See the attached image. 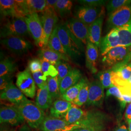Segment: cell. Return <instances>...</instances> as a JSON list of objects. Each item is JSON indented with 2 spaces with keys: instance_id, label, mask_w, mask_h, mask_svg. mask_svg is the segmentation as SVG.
Listing matches in <instances>:
<instances>
[{
  "instance_id": "2",
  "label": "cell",
  "mask_w": 131,
  "mask_h": 131,
  "mask_svg": "<svg viewBox=\"0 0 131 131\" xmlns=\"http://www.w3.org/2000/svg\"><path fill=\"white\" fill-rule=\"evenodd\" d=\"M15 106L18 108L25 121L32 129L40 128L45 118V113L35 103L28 100Z\"/></svg>"
},
{
  "instance_id": "40",
  "label": "cell",
  "mask_w": 131,
  "mask_h": 131,
  "mask_svg": "<svg viewBox=\"0 0 131 131\" xmlns=\"http://www.w3.org/2000/svg\"><path fill=\"white\" fill-rule=\"evenodd\" d=\"M11 75H5L0 77V89L1 91L5 89L11 83Z\"/></svg>"
},
{
  "instance_id": "16",
  "label": "cell",
  "mask_w": 131,
  "mask_h": 131,
  "mask_svg": "<svg viewBox=\"0 0 131 131\" xmlns=\"http://www.w3.org/2000/svg\"><path fill=\"white\" fill-rule=\"evenodd\" d=\"M118 46H121L119 37L116 29L114 28L105 37L102 38L99 48L101 55L103 56L110 50Z\"/></svg>"
},
{
  "instance_id": "20",
  "label": "cell",
  "mask_w": 131,
  "mask_h": 131,
  "mask_svg": "<svg viewBox=\"0 0 131 131\" xmlns=\"http://www.w3.org/2000/svg\"><path fill=\"white\" fill-rule=\"evenodd\" d=\"M72 103L68 102L63 99L56 100L50 108V114L52 117L63 119L69 110Z\"/></svg>"
},
{
  "instance_id": "24",
  "label": "cell",
  "mask_w": 131,
  "mask_h": 131,
  "mask_svg": "<svg viewBox=\"0 0 131 131\" xmlns=\"http://www.w3.org/2000/svg\"><path fill=\"white\" fill-rule=\"evenodd\" d=\"M0 11L1 15L5 17H19L14 0H1Z\"/></svg>"
},
{
  "instance_id": "31",
  "label": "cell",
  "mask_w": 131,
  "mask_h": 131,
  "mask_svg": "<svg viewBox=\"0 0 131 131\" xmlns=\"http://www.w3.org/2000/svg\"><path fill=\"white\" fill-rule=\"evenodd\" d=\"M72 7V2L70 0H57L56 11L61 17L70 14Z\"/></svg>"
},
{
  "instance_id": "42",
  "label": "cell",
  "mask_w": 131,
  "mask_h": 131,
  "mask_svg": "<svg viewBox=\"0 0 131 131\" xmlns=\"http://www.w3.org/2000/svg\"><path fill=\"white\" fill-rule=\"evenodd\" d=\"M57 0H47L46 1V10L56 11V6Z\"/></svg>"
},
{
  "instance_id": "41",
  "label": "cell",
  "mask_w": 131,
  "mask_h": 131,
  "mask_svg": "<svg viewBox=\"0 0 131 131\" xmlns=\"http://www.w3.org/2000/svg\"><path fill=\"white\" fill-rule=\"evenodd\" d=\"M40 60H41V64H42V70L41 71L43 73L44 76L48 78V72H49V71L51 66L52 64L48 61H45V60H44L42 59H40Z\"/></svg>"
},
{
  "instance_id": "12",
  "label": "cell",
  "mask_w": 131,
  "mask_h": 131,
  "mask_svg": "<svg viewBox=\"0 0 131 131\" xmlns=\"http://www.w3.org/2000/svg\"><path fill=\"white\" fill-rule=\"evenodd\" d=\"M25 121L18 108L14 106H2L0 109V122L19 126Z\"/></svg>"
},
{
  "instance_id": "49",
  "label": "cell",
  "mask_w": 131,
  "mask_h": 131,
  "mask_svg": "<svg viewBox=\"0 0 131 131\" xmlns=\"http://www.w3.org/2000/svg\"><path fill=\"white\" fill-rule=\"evenodd\" d=\"M1 131H10L9 130H8L7 129H1Z\"/></svg>"
},
{
  "instance_id": "34",
  "label": "cell",
  "mask_w": 131,
  "mask_h": 131,
  "mask_svg": "<svg viewBox=\"0 0 131 131\" xmlns=\"http://www.w3.org/2000/svg\"><path fill=\"white\" fill-rule=\"evenodd\" d=\"M89 84L90 83L88 81L82 89H81L77 98L72 103L79 107L82 106L83 105L86 103L89 97Z\"/></svg>"
},
{
  "instance_id": "47",
  "label": "cell",
  "mask_w": 131,
  "mask_h": 131,
  "mask_svg": "<svg viewBox=\"0 0 131 131\" xmlns=\"http://www.w3.org/2000/svg\"><path fill=\"white\" fill-rule=\"evenodd\" d=\"M73 131H100L92 129H89V128H80L77 130H75Z\"/></svg>"
},
{
  "instance_id": "45",
  "label": "cell",
  "mask_w": 131,
  "mask_h": 131,
  "mask_svg": "<svg viewBox=\"0 0 131 131\" xmlns=\"http://www.w3.org/2000/svg\"><path fill=\"white\" fill-rule=\"evenodd\" d=\"M32 128L26 124H24L20 128L18 131H33L31 129Z\"/></svg>"
},
{
  "instance_id": "14",
  "label": "cell",
  "mask_w": 131,
  "mask_h": 131,
  "mask_svg": "<svg viewBox=\"0 0 131 131\" xmlns=\"http://www.w3.org/2000/svg\"><path fill=\"white\" fill-rule=\"evenodd\" d=\"M104 88L100 81L92 82L89 84V93L86 104L88 106H101L104 98Z\"/></svg>"
},
{
  "instance_id": "4",
  "label": "cell",
  "mask_w": 131,
  "mask_h": 131,
  "mask_svg": "<svg viewBox=\"0 0 131 131\" xmlns=\"http://www.w3.org/2000/svg\"><path fill=\"white\" fill-rule=\"evenodd\" d=\"M24 18L30 36L34 39L36 45L39 47H45L44 32L39 15L33 13L26 16Z\"/></svg>"
},
{
  "instance_id": "18",
  "label": "cell",
  "mask_w": 131,
  "mask_h": 131,
  "mask_svg": "<svg viewBox=\"0 0 131 131\" xmlns=\"http://www.w3.org/2000/svg\"><path fill=\"white\" fill-rule=\"evenodd\" d=\"M104 14L99 18L89 28V41L99 48L102 39L101 35L103 24Z\"/></svg>"
},
{
  "instance_id": "32",
  "label": "cell",
  "mask_w": 131,
  "mask_h": 131,
  "mask_svg": "<svg viewBox=\"0 0 131 131\" xmlns=\"http://www.w3.org/2000/svg\"><path fill=\"white\" fill-rule=\"evenodd\" d=\"M98 76L104 89H109L114 86L113 84L112 70L111 69L100 72Z\"/></svg>"
},
{
  "instance_id": "13",
  "label": "cell",
  "mask_w": 131,
  "mask_h": 131,
  "mask_svg": "<svg viewBox=\"0 0 131 131\" xmlns=\"http://www.w3.org/2000/svg\"><path fill=\"white\" fill-rule=\"evenodd\" d=\"M39 17L44 32L46 47L54 29L57 25L56 24L58 22V18L56 11L51 10H46L41 13Z\"/></svg>"
},
{
  "instance_id": "7",
  "label": "cell",
  "mask_w": 131,
  "mask_h": 131,
  "mask_svg": "<svg viewBox=\"0 0 131 131\" xmlns=\"http://www.w3.org/2000/svg\"><path fill=\"white\" fill-rule=\"evenodd\" d=\"M82 128L76 124H70L61 118L45 117L40 129L42 131H73Z\"/></svg>"
},
{
  "instance_id": "22",
  "label": "cell",
  "mask_w": 131,
  "mask_h": 131,
  "mask_svg": "<svg viewBox=\"0 0 131 131\" xmlns=\"http://www.w3.org/2000/svg\"><path fill=\"white\" fill-rule=\"evenodd\" d=\"M39 56L40 59L49 62L52 65L55 66L58 61H69L70 58L64 56L52 49L43 48L39 51Z\"/></svg>"
},
{
  "instance_id": "26",
  "label": "cell",
  "mask_w": 131,
  "mask_h": 131,
  "mask_svg": "<svg viewBox=\"0 0 131 131\" xmlns=\"http://www.w3.org/2000/svg\"><path fill=\"white\" fill-rule=\"evenodd\" d=\"M47 46L52 50L57 52L61 54L69 57L65 49L63 47L61 41L57 34V25L54 29L52 35L49 38ZM70 58V57H69Z\"/></svg>"
},
{
  "instance_id": "50",
  "label": "cell",
  "mask_w": 131,
  "mask_h": 131,
  "mask_svg": "<svg viewBox=\"0 0 131 131\" xmlns=\"http://www.w3.org/2000/svg\"><path fill=\"white\" fill-rule=\"evenodd\" d=\"M128 81H129V82L130 84H131V76L130 77V79H129Z\"/></svg>"
},
{
  "instance_id": "8",
  "label": "cell",
  "mask_w": 131,
  "mask_h": 131,
  "mask_svg": "<svg viewBox=\"0 0 131 131\" xmlns=\"http://www.w3.org/2000/svg\"><path fill=\"white\" fill-rule=\"evenodd\" d=\"M131 22V5L124 6L110 14L107 20L109 27L112 29Z\"/></svg>"
},
{
  "instance_id": "46",
  "label": "cell",
  "mask_w": 131,
  "mask_h": 131,
  "mask_svg": "<svg viewBox=\"0 0 131 131\" xmlns=\"http://www.w3.org/2000/svg\"><path fill=\"white\" fill-rule=\"evenodd\" d=\"M115 131H128V129L125 125L123 124L121 126L118 127Z\"/></svg>"
},
{
  "instance_id": "1",
  "label": "cell",
  "mask_w": 131,
  "mask_h": 131,
  "mask_svg": "<svg viewBox=\"0 0 131 131\" xmlns=\"http://www.w3.org/2000/svg\"><path fill=\"white\" fill-rule=\"evenodd\" d=\"M57 34L69 57L79 58L84 51V44L75 38L65 24L57 25Z\"/></svg>"
},
{
  "instance_id": "10",
  "label": "cell",
  "mask_w": 131,
  "mask_h": 131,
  "mask_svg": "<svg viewBox=\"0 0 131 131\" xmlns=\"http://www.w3.org/2000/svg\"><path fill=\"white\" fill-rule=\"evenodd\" d=\"M104 14L103 7H92L82 6L75 10V18L89 26L102 15Z\"/></svg>"
},
{
  "instance_id": "36",
  "label": "cell",
  "mask_w": 131,
  "mask_h": 131,
  "mask_svg": "<svg viewBox=\"0 0 131 131\" xmlns=\"http://www.w3.org/2000/svg\"><path fill=\"white\" fill-rule=\"evenodd\" d=\"M33 79L38 89H41L47 84V77L44 76L42 71L32 73Z\"/></svg>"
},
{
  "instance_id": "29",
  "label": "cell",
  "mask_w": 131,
  "mask_h": 131,
  "mask_svg": "<svg viewBox=\"0 0 131 131\" xmlns=\"http://www.w3.org/2000/svg\"><path fill=\"white\" fill-rule=\"evenodd\" d=\"M28 9L30 13H43L46 10V0H26Z\"/></svg>"
},
{
  "instance_id": "48",
  "label": "cell",
  "mask_w": 131,
  "mask_h": 131,
  "mask_svg": "<svg viewBox=\"0 0 131 131\" xmlns=\"http://www.w3.org/2000/svg\"><path fill=\"white\" fill-rule=\"evenodd\" d=\"M128 131H131V122L129 124V128H128Z\"/></svg>"
},
{
  "instance_id": "39",
  "label": "cell",
  "mask_w": 131,
  "mask_h": 131,
  "mask_svg": "<svg viewBox=\"0 0 131 131\" xmlns=\"http://www.w3.org/2000/svg\"><path fill=\"white\" fill-rule=\"evenodd\" d=\"M106 97L112 96L117 98L119 101L122 99V94L119 89L117 86H114L108 89L106 92Z\"/></svg>"
},
{
  "instance_id": "19",
  "label": "cell",
  "mask_w": 131,
  "mask_h": 131,
  "mask_svg": "<svg viewBox=\"0 0 131 131\" xmlns=\"http://www.w3.org/2000/svg\"><path fill=\"white\" fill-rule=\"evenodd\" d=\"M82 79V73L77 69H72L68 75L62 80L59 84L61 95L72 86L77 84Z\"/></svg>"
},
{
  "instance_id": "5",
  "label": "cell",
  "mask_w": 131,
  "mask_h": 131,
  "mask_svg": "<svg viewBox=\"0 0 131 131\" xmlns=\"http://www.w3.org/2000/svg\"><path fill=\"white\" fill-rule=\"evenodd\" d=\"M16 85L24 95L30 98L35 97L36 84L29 69L20 71L17 75Z\"/></svg>"
},
{
  "instance_id": "17",
  "label": "cell",
  "mask_w": 131,
  "mask_h": 131,
  "mask_svg": "<svg viewBox=\"0 0 131 131\" xmlns=\"http://www.w3.org/2000/svg\"><path fill=\"white\" fill-rule=\"evenodd\" d=\"M86 66L92 73H96L97 70V62L98 59V47L89 41L86 46Z\"/></svg>"
},
{
  "instance_id": "25",
  "label": "cell",
  "mask_w": 131,
  "mask_h": 131,
  "mask_svg": "<svg viewBox=\"0 0 131 131\" xmlns=\"http://www.w3.org/2000/svg\"><path fill=\"white\" fill-rule=\"evenodd\" d=\"M88 81L85 78H82L77 84L68 89L64 93L61 95L62 99L70 103H73L77 98L81 89Z\"/></svg>"
},
{
  "instance_id": "38",
  "label": "cell",
  "mask_w": 131,
  "mask_h": 131,
  "mask_svg": "<svg viewBox=\"0 0 131 131\" xmlns=\"http://www.w3.org/2000/svg\"><path fill=\"white\" fill-rule=\"evenodd\" d=\"M28 69L32 73L42 70V64L40 59H33L29 62Z\"/></svg>"
},
{
  "instance_id": "37",
  "label": "cell",
  "mask_w": 131,
  "mask_h": 131,
  "mask_svg": "<svg viewBox=\"0 0 131 131\" xmlns=\"http://www.w3.org/2000/svg\"><path fill=\"white\" fill-rule=\"evenodd\" d=\"M82 6L92 7H103L105 5L106 1L103 0H80L78 1Z\"/></svg>"
},
{
  "instance_id": "6",
  "label": "cell",
  "mask_w": 131,
  "mask_h": 131,
  "mask_svg": "<svg viewBox=\"0 0 131 131\" xmlns=\"http://www.w3.org/2000/svg\"><path fill=\"white\" fill-rule=\"evenodd\" d=\"M129 58H131V46H118L113 48L104 55L102 62L107 67H113Z\"/></svg>"
},
{
  "instance_id": "35",
  "label": "cell",
  "mask_w": 131,
  "mask_h": 131,
  "mask_svg": "<svg viewBox=\"0 0 131 131\" xmlns=\"http://www.w3.org/2000/svg\"><path fill=\"white\" fill-rule=\"evenodd\" d=\"M129 5H131V0H111L108 2L106 9L110 15L122 7Z\"/></svg>"
},
{
  "instance_id": "9",
  "label": "cell",
  "mask_w": 131,
  "mask_h": 131,
  "mask_svg": "<svg viewBox=\"0 0 131 131\" xmlns=\"http://www.w3.org/2000/svg\"><path fill=\"white\" fill-rule=\"evenodd\" d=\"M1 43L14 53L21 55L26 53L33 48L32 44L24 38L11 37L3 38Z\"/></svg>"
},
{
  "instance_id": "43",
  "label": "cell",
  "mask_w": 131,
  "mask_h": 131,
  "mask_svg": "<svg viewBox=\"0 0 131 131\" xmlns=\"http://www.w3.org/2000/svg\"><path fill=\"white\" fill-rule=\"evenodd\" d=\"M122 107L124 108L127 103H131V96L122 95L121 100L119 101Z\"/></svg>"
},
{
  "instance_id": "3",
  "label": "cell",
  "mask_w": 131,
  "mask_h": 131,
  "mask_svg": "<svg viewBox=\"0 0 131 131\" xmlns=\"http://www.w3.org/2000/svg\"><path fill=\"white\" fill-rule=\"evenodd\" d=\"M1 37L3 38L30 36L28 26L24 17H10L1 29Z\"/></svg>"
},
{
  "instance_id": "15",
  "label": "cell",
  "mask_w": 131,
  "mask_h": 131,
  "mask_svg": "<svg viewBox=\"0 0 131 131\" xmlns=\"http://www.w3.org/2000/svg\"><path fill=\"white\" fill-rule=\"evenodd\" d=\"M1 99L8 101L15 105H19L28 99L18 87L12 83L3 91H1Z\"/></svg>"
},
{
  "instance_id": "21",
  "label": "cell",
  "mask_w": 131,
  "mask_h": 131,
  "mask_svg": "<svg viewBox=\"0 0 131 131\" xmlns=\"http://www.w3.org/2000/svg\"><path fill=\"white\" fill-rule=\"evenodd\" d=\"M52 101L47 84L41 89H38L35 103L40 109L44 110L51 108L53 103Z\"/></svg>"
},
{
  "instance_id": "28",
  "label": "cell",
  "mask_w": 131,
  "mask_h": 131,
  "mask_svg": "<svg viewBox=\"0 0 131 131\" xmlns=\"http://www.w3.org/2000/svg\"><path fill=\"white\" fill-rule=\"evenodd\" d=\"M16 64L10 58H5L0 62V77L12 75L16 70Z\"/></svg>"
},
{
  "instance_id": "27",
  "label": "cell",
  "mask_w": 131,
  "mask_h": 131,
  "mask_svg": "<svg viewBox=\"0 0 131 131\" xmlns=\"http://www.w3.org/2000/svg\"><path fill=\"white\" fill-rule=\"evenodd\" d=\"M117 31L121 46H131V22L120 27L116 28Z\"/></svg>"
},
{
  "instance_id": "44",
  "label": "cell",
  "mask_w": 131,
  "mask_h": 131,
  "mask_svg": "<svg viewBox=\"0 0 131 131\" xmlns=\"http://www.w3.org/2000/svg\"><path fill=\"white\" fill-rule=\"evenodd\" d=\"M125 117L128 124L131 122V103L129 104L127 108L125 113Z\"/></svg>"
},
{
  "instance_id": "11",
  "label": "cell",
  "mask_w": 131,
  "mask_h": 131,
  "mask_svg": "<svg viewBox=\"0 0 131 131\" xmlns=\"http://www.w3.org/2000/svg\"><path fill=\"white\" fill-rule=\"evenodd\" d=\"M65 24L75 38L86 46L89 42V26L76 18L70 19Z\"/></svg>"
},
{
  "instance_id": "33",
  "label": "cell",
  "mask_w": 131,
  "mask_h": 131,
  "mask_svg": "<svg viewBox=\"0 0 131 131\" xmlns=\"http://www.w3.org/2000/svg\"><path fill=\"white\" fill-rule=\"evenodd\" d=\"M55 67L58 71L57 77L59 84H60L62 80L68 75L72 68L67 61L63 60L57 62Z\"/></svg>"
},
{
  "instance_id": "23",
  "label": "cell",
  "mask_w": 131,
  "mask_h": 131,
  "mask_svg": "<svg viewBox=\"0 0 131 131\" xmlns=\"http://www.w3.org/2000/svg\"><path fill=\"white\" fill-rule=\"evenodd\" d=\"M88 113L89 112L84 111L73 103L63 119L70 124H75L86 117Z\"/></svg>"
},
{
  "instance_id": "30",
  "label": "cell",
  "mask_w": 131,
  "mask_h": 131,
  "mask_svg": "<svg viewBox=\"0 0 131 131\" xmlns=\"http://www.w3.org/2000/svg\"><path fill=\"white\" fill-rule=\"evenodd\" d=\"M47 86L53 100L61 97V94L59 89V84L57 76L53 77H48Z\"/></svg>"
}]
</instances>
